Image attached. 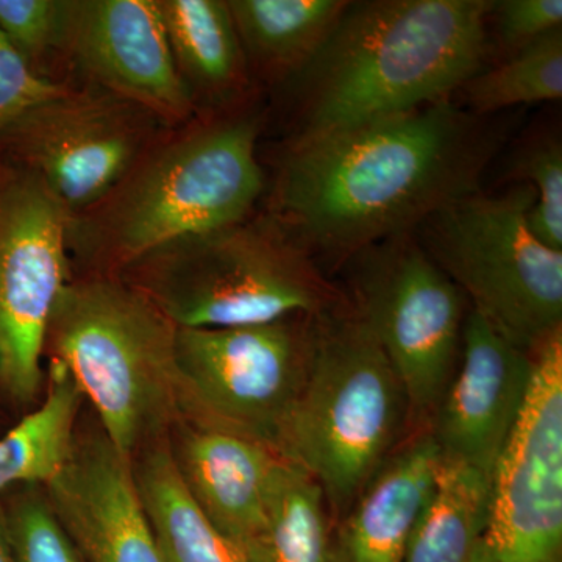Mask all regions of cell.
I'll list each match as a JSON object with an SVG mask.
<instances>
[{
    "mask_svg": "<svg viewBox=\"0 0 562 562\" xmlns=\"http://www.w3.org/2000/svg\"><path fill=\"white\" fill-rule=\"evenodd\" d=\"M497 138L452 99L290 140L269 216L319 266L417 227L480 190Z\"/></svg>",
    "mask_w": 562,
    "mask_h": 562,
    "instance_id": "cell-1",
    "label": "cell"
},
{
    "mask_svg": "<svg viewBox=\"0 0 562 562\" xmlns=\"http://www.w3.org/2000/svg\"><path fill=\"white\" fill-rule=\"evenodd\" d=\"M492 0H360L286 83L290 140L447 101L482 70Z\"/></svg>",
    "mask_w": 562,
    "mask_h": 562,
    "instance_id": "cell-2",
    "label": "cell"
},
{
    "mask_svg": "<svg viewBox=\"0 0 562 562\" xmlns=\"http://www.w3.org/2000/svg\"><path fill=\"white\" fill-rule=\"evenodd\" d=\"M262 121L246 102L203 111L166 132L101 201L69 214L70 265L120 277L177 239L249 217L265 191Z\"/></svg>",
    "mask_w": 562,
    "mask_h": 562,
    "instance_id": "cell-3",
    "label": "cell"
},
{
    "mask_svg": "<svg viewBox=\"0 0 562 562\" xmlns=\"http://www.w3.org/2000/svg\"><path fill=\"white\" fill-rule=\"evenodd\" d=\"M412 432L401 379L344 294L312 316L308 369L276 453L319 483L335 525Z\"/></svg>",
    "mask_w": 562,
    "mask_h": 562,
    "instance_id": "cell-4",
    "label": "cell"
},
{
    "mask_svg": "<svg viewBox=\"0 0 562 562\" xmlns=\"http://www.w3.org/2000/svg\"><path fill=\"white\" fill-rule=\"evenodd\" d=\"M177 325L121 277H70L58 295L44 355L90 398L103 436L124 457L183 420Z\"/></svg>",
    "mask_w": 562,
    "mask_h": 562,
    "instance_id": "cell-5",
    "label": "cell"
},
{
    "mask_svg": "<svg viewBox=\"0 0 562 562\" xmlns=\"http://www.w3.org/2000/svg\"><path fill=\"white\" fill-rule=\"evenodd\" d=\"M120 277L179 328L316 316L344 297L339 283L268 213L177 239Z\"/></svg>",
    "mask_w": 562,
    "mask_h": 562,
    "instance_id": "cell-6",
    "label": "cell"
},
{
    "mask_svg": "<svg viewBox=\"0 0 562 562\" xmlns=\"http://www.w3.org/2000/svg\"><path fill=\"white\" fill-rule=\"evenodd\" d=\"M532 202L528 184L501 195L479 190L414 231L469 310L527 353L562 328V251L531 232Z\"/></svg>",
    "mask_w": 562,
    "mask_h": 562,
    "instance_id": "cell-7",
    "label": "cell"
},
{
    "mask_svg": "<svg viewBox=\"0 0 562 562\" xmlns=\"http://www.w3.org/2000/svg\"><path fill=\"white\" fill-rule=\"evenodd\" d=\"M339 268L347 301L401 379L413 431L430 428L460 361L464 294L414 232L372 244Z\"/></svg>",
    "mask_w": 562,
    "mask_h": 562,
    "instance_id": "cell-8",
    "label": "cell"
},
{
    "mask_svg": "<svg viewBox=\"0 0 562 562\" xmlns=\"http://www.w3.org/2000/svg\"><path fill=\"white\" fill-rule=\"evenodd\" d=\"M312 316L228 328L177 327L183 420L260 442L277 436L305 380Z\"/></svg>",
    "mask_w": 562,
    "mask_h": 562,
    "instance_id": "cell-9",
    "label": "cell"
},
{
    "mask_svg": "<svg viewBox=\"0 0 562 562\" xmlns=\"http://www.w3.org/2000/svg\"><path fill=\"white\" fill-rule=\"evenodd\" d=\"M171 128L135 103L72 85L0 140V161L31 172L74 214L109 194Z\"/></svg>",
    "mask_w": 562,
    "mask_h": 562,
    "instance_id": "cell-10",
    "label": "cell"
},
{
    "mask_svg": "<svg viewBox=\"0 0 562 562\" xmlns=\"http://www.w3.org/2000/svg\"><path fill=\"white\" fill-rule=\"evenodd\" d=\"M68 211L31 172L0 161V387L32 403L47 328L70 280Z\"/></svg>",
    "mask_w": 562,
    "mask_h": 562,
    "instance_id": "cell-11",
    "label": "cell"
},
{
    "mask_svg": "<svg viewBox=\"0 0 562 562\" xmlns=\"http://www.w3.org/2000/svg\"><path fill=\"white\" fill-rule=\"evenodd\" d=\"M531 353L530 392L492 473L472 562H562V328Z\"/></svg>",
    "mask_w": 562,
    "mask_h": 562,
    "instance_id": "cell-12",
    "label": "cell"
},
{
    "mask_svg": "<svg viewBox=\"0 0 562 562\" xmlns=\"http://www.w3.org/2000/svg\"><path fill=\"white\" fill-rule=\"evenodd\" d=\"M63 58L87 85L179 127L199 113L179 69L157 0H69Z\"/></svg>",
    "mask_w": 562,
    "mask_h": 562,
    "instance_id": "cell-13",
    "label": "cell"
},
{
    "mask_svg": "<svg viewBox=\"0 0 562 562\" xmlns=\"http://www.w3.org/2000/svg\"><path fill=\"white\" fill-rule=\"evenodd\" d=\"M532 373V353L469 310L457 371L430 424L441 460L492 479L524 412Z\"/></svg>",
    "mask_w": 562,
    "mask_h": 562,
    "instance_id": "cell-14",
    "label": "cell"
},
{
    "mask_svg": "<svg viewBox=\"0 0 562 562\" xmlns=\"http://www.w3.org/2000/svg\"><path fill=\"white\" fill-rule=\"evenodd\" d=\"M44 495L85 562H161L133 460L103 436L79 442Z\"/></svg>",
    "mask_w": 562,
    "mask_h": 562,
    "instance_id": "cell-15",
    "label": "cell"
},
{
    "mask_svg": "<svg viewBox=\"0 0 562 562\" xmlns=\"http://www.w3.org/2000/svg\"><path fill=\"white\" fill-rule=\"evenodd\" d=\"M172 432L173 464L192 501L246 554L265 524L269 480L279 454L198 422L181 420Z\"/></svg>",
    "mask_w": 562,
    "mask_h": 562,
    "instance_id": "cell-16",
    "label": "cell"
},
{
    "mask_svg": "<svg viewBox=\"0 0 562 562\" xmlns=\"http://www.w3.org/2000/svg\"><path fill=\"white\" fill-rule=\"evenodd\" d=\"M441 453L430 428L414 431L333 525L328 562H403L435 490Z\"/></svg>",
    "mask_w": 562,
    "mask_h": 562,
    "instance_id": "cell-17",
    "label": "cell"
},
{
    "mask_svg": "<svg viewBox=\"0 0 562 562\" xmlns=\"http://www.w3.org/2000/svg\"><path fill=\"white\" fill-rule=\"evenodd\" d=\"M173 60L199 113L247 102L251 76L227 0H157Z\"/></svg>",
    "mask_w": 562,
    "mask_h": 562,
    "instance_id": "cell-18",
    "label": "cell"
},
{
    "mask_svg": "<svg viewBox=\"0 0 562 562\" xmlns=\"http://www.w3.org/2000/svg\"><path fill=\"white\" fill-rule=\"evenodd\" d=\"M347 0H228L250 76L284 85L341 20Z\"/></svg>",
    "mask_w": 562,
    "mask_h": 562,
    "instance_id": "cell-19",
    "label": "cell"
},
{
    "mask_svg": "<svg viewBox=\"0 0 562 562\" xmlns=\"http://www.w3.org/2000/svg\"><path fill=\"white\" fill-rule=\"evenodd\" d=\"M136 487L161 562H247L246 554L203 516L181 482L169 441L151 443L133 461Z\"/></svg>",
    "mask_w": 562,
    "mask_h": 562,
    "instance_id": "cell-20",
    "label": "cell"
},
{
    "mask_svg": "<svg viewBox=\"0 0 562 562\" xmlns=\"http://www.w3.org/2000/svg\"><path fill=\"white\" fill-rule=\"evenodd\" d=\"M333 522L319 483L279 457L269 480L265 524L247 562H328Z\"/></svg>",
    "mask_w": 562,
    "mask_h": 562,
    "instance_id": "cell-21",
    "label": "cell"
},
{
    "mask_svg": "<svg viewBox=\"0 0 562 562\" xmlns=\"http://www.w3.org/2000/svg\"><path fill=\"white\" fill-rule=\"evenodd\" d=\"M80 387L70 373L49 360L46 397L0 439V492L14 484L50 482L69 460L76 442Z\"/></svg>",
    "mask_w": 562,
    "mask_h": 562,
    "instance_id": "cell-22",
    "label": "cell"
},
{
    "mask_svg": "<svg viewBox=\"0 0 562 562\" xmlns=\"http://www.w3.org/2000/svg\"><path fill=\"white\" fill-rule=\"evenodd\" d=\"M490 476L441 460L403 562H472L490 516Z\"/></svg>",
    "mask_w": 562,
    "mask_h": 562,
    "instance_id": "cell-23",
    "label": "cell"
},
{
    "mask_svg": "<svg viewBox=\"0 0 562 562\" xmlns=\"http://www.w3.org/2000/svg\"><path fill=\"white\" fill-rule=\"evenodd\" d=\"M469 111L487 116L509 106L554 102L562 98V29L549 33L464 87Z\"/></svg>",
    "mask_w": 562,
    "mask_h": 562,
    "instance_id": "cell-24",
    "label": "cell"
},
{
    "mask_svg": "<svg viewBox=\"0 0 562 562\" xmlns=\"http://www.w3.org/2000/svg\"><path fill=\"white\" fill-rule=\"evenodd\" d=\"M512 179L532 184L535 202L528 224L539 241L562 251V144L557 135H541L513 158Z\"/></svg>",
    "mask_w": 562,
    "mask_h": 562,
    "instance_id": "cell-25",
    "label": "cell"
},
{
    "mask_svg": "<svg viewBox=\"0 0 562 562\" xmlns=\"http://www.w3.org/2000/svg\"><path fill=\"white\" fill-rule=\"evenodd\" d=\"M68 18L69 0H0V33L43 77L54 55L63 58Z\"/></svg>",
    "mask_w": 562,
    "mask_h": 562,
    "instance_id": "cell-26",
    "label": "cell"
},
{
    "mask_svg": "<svg viewBox=\"0 0 562 562\" xmlns=\"http://www.w3.org/2000/svg\"><path fill=\"white\" fill-rule=\"evenodd\" d=\"M36 486L29 484V490L5 509L14 562H85L46 495Z\"/></svg>",
    "mask_w": 562,
    "mask_h": 562,
    "instance_id": "cell-27",
    "label": "cell"
},
{
    "mask_svg": "<svg viewBox=\"0 0 562 562\" xmlns=\"http://www.w3.org/2000/svg\"><path fill=\"white\" fill-rule=\"evenodd\" d=\"M70 87L36 74L0 33V140L32 111L65 94Z\"/></svg>",
    "mask_w": 562,
    "mask_h": 562,
    "instance_id": "cell-28",
    "label": "cell"
},
{
    "mask_svg": "<svg viewBox=\"0 0 562 562\" xmlns=\"http://www.w3.org/2000/svg\"><path fill=\"white\" fill-rule=\"evenodd\" d=\"M498 44L509 57L562 29V0H501L494 2Z\"/></svg>",
    "mask_w": 562,
    "mask_h": 562,
    "instance_id": "cell-29",
    "label": "cell"
},
{
    "mask_svg": "<svg viewBox=\"0 0 562 562\" xmlns=\"http://www.w3.org/2000/svg\"><path fill=\"white\" fill-rule=\"evenodd\" d=\"M0 562H14L10 546L9 527H7V514L2 505H0Z\"/></svg>",
    "mask_w": 562,
    "mask_h": 562,
    "instance_id": "cell-30",
    "label": "cell"
}]
</instances>
